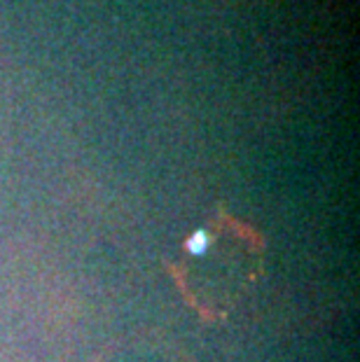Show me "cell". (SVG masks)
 I'll list each match as a JSON object with an SVG mask.
<instances>
[{
  "label": "cell",
  "mask_w": 360,
  "mask_h": 362,
  "mask_svg": "<svg viewBox=\"0 0 360 362\" xmlns=\"http://www.w3.org/2000/svg\"><path fill=\"white\" fill-rule=\"evenodd\" d=\"M199 248L192 250L194 259L187 269V285L197 290L202 304H229L239 297L255 276L257 255L243 236L220 232L216 236H199Z\"/></svg>",
  "instance_id": "cell-1"
}]
</instances>
